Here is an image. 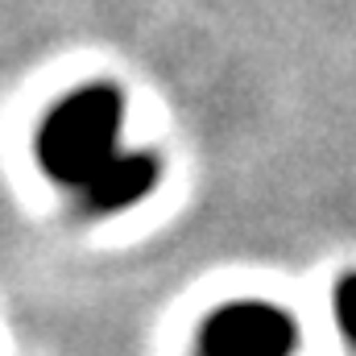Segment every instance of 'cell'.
<instances>
[{
	"instance_id": "obj_1",
	"label": "cell",
	"mask_w": 356,
	"mask_h": 356,
	"mask_svg": "<svg viewBox=\"0 0 356 356\" xmlns=\"http://www.w3.org/2000/svg\"><path fill=\"white\" fill-rule=\"evenodd\" d=\"M124 120V95L112 83H88L58 99L38 133V162L54 182L83 186L88 175L116 154Z\"/></svg>"
},
{
	"instance_id": "obj_2",
	"label": "cell",
	"mask_w": 356,
	"mask_h": 356,
	"mask_svg": "<svg viewBox=\"0 0 356 356\" xmlns=\"http://www.w3.org/2000/svg\"><path fill=\"white\" fill-rule=\"evenodd\" d=\"M298 327L269 302H232L203 327V356H294Z\"/></svg>"
},
{
	"instance_id": "obj_3",
	"label": "cell",
	"mask_w": 356,
	"mask_h": 356,
	"mask_svg": "<svg viewBox=\"0 0 356 356\" xmlns=\"http://www.w3.org/2000/svg\"><path fill=\"white\" fill-rule=\"evenodd\" d=\"M158 175H162L158 154H149V149H116L88 175V182L79 186V199H83V207L91 216H112V211H124V207L141 203L154 191Z\"/></svg>"
},
{
	"instance_id": "obj_4",
	"label": "cell",
	"mask_w": 356,
	"mask_h": 356,
	"mask_svg": "<svg viewBox=\"0 0 356 356\" xmlns=\"http://www.w3.org/2000/svg\"><path fill=\"white\" fill-rule=\"evenodd\" d=\"M336 319H340V332L348 336V344H356V273L340 277V286H336Z\"/></svg>"
}]
</instances>
